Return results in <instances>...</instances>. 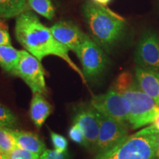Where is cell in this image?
I'll return each mask as SVG.
<instances>
[{
  "label": "cell",
  "instance_id": "obj_9",
  "mask_svg": "<svg viewBox=\"0 0 159 159\" xmlns=\"http://www.w3.org/2000/svg\"><path fill=\"white\" fill-rule=\"evenodd\" d=\"M137 66L159 72V35L146 31L139 40L134 54Z\"/></svg>",
  "mask_w": 159,
  "mask_h": 159
},
{
  "label": "cell",
  "instance_id": "obj_25",
  "mask_svg": "<svg viewBox=\"0 0 159 159\" xmlns=\"http://www.w3.org/2000/svg\"><path fill=\"white\" fill-rule=\"evenodd\" d=\"M92 1L95 3L98 4V5L106 6L108 3L111 2V0H92Z\"/></svg>",
  "mask_w": 159,
  "mask_h": 159
},
{
  "label": "cell",
  "instance_id": "obj_3",
  "mask_svg": "<svg viewBox=\"0 0 159 159\" xmlns=\"http://www.w3.org/2000/svg\"><path fill=\"white\" fill-rule=\"evenodd\" d=\"M158 148L159 130L151 124L96 159H159Z\"/></svg>",
  "mask_w": 159,
  "mask_h": 159
},
{
  "label": "cell",
  "instance_id": "obj_16",
  "mask_svg": "<svg viewBox=\"0 0 159 159\" xmlns=\"http://www.w3.org/2000/svg\"><path fill=\"white\" fill-rule=\"evenodd\" d=\"M28 9L27 0H0V17L5 19L17 17Z\"/></svg>",
  "mask_w": 159,
  "mask_h": 159
},
{
  "label": "cell",
  "instance_id": "obj_19",
  "mask_svg": "<svg viewBox=\"0 0 159 159\" xmlns=\"http://www.w3.org/2000/svg\"><path fill=\"white\" fill-rule=\"evenodd\" d=\"M7 159H39V154L16 146L13 150L6 154Z\"/></svg>",
  "mask_w": 159,
  "mask_h": 159
},
{
  "label": "cell",
  "instance_id": "obj_23",
  "mask_svg": "<svg viewBox=\"0 0 159 159\" xmlns=\"http://www.w3.org/2000/svg\"><path fill=\"white\" fill-rule=\"evenodd\" d=\"M4 44H11V39L5 19L0 17V45Z\"/></svg>",
  "mask_w": 159,
  "mask_h": 159
},
{
  "label": "cell",
  "instance_id": "obj_8",
  "mask_svg": "<svg viewBox=\"0 0 159 159\" xmlns=\"http://www.w3.org/2000/svg\"><path fill=\"white\" fill-rule=\"evenodd\" d=\"M90 104L97 111L111 117L130 129L129 102L123 94L115 89H110L105 94L93 96Z\"/></svg>",
  "mask_w": 159,
  "mask_h": 159
},
{
  "label": "cell",
  "instance_id": "obj_2",
  "mask_svg": "<svg viewBox=\"0 0 159 159\" xmlns=\"http://www.w3.org/2000/svg\"><path fill=\"white\" fill-rule=\"evenodd\" d=\"M83 13L92 39L104 50L110 51L122 39L126 22L106 6L87 1L83 6Z\"/></svg>",
  "mask_w": 159,
  "mask_h": 159
},
{
  "label": "cell",
  "instance_id": "obj_13",
  "mask_svg": "<svg viewBox=\"0 0 159 159\" xmlns=\"http://www.w3.org/2000/svg\"><path fill=\"white\" fill-rule=\"evenodd\" d=\"M135 80L141 90L159 105V72L137 66Z\"/></svg>",
  "mask_w": 159,
  "mask_h": 159
},
{
  "label": "cell",
  "instance_id": "obj_24",
  "mask_svg": "<svg viewBox=\"0 0 159 159\" xmlns=\"http://www.w3.org/2000/svg\"><path fill=\"white\" fill-rule=\"evenodd\" d=\"M39 159H69L67 151L60 152L56 150H46L40 156Z\"/></svg>",
  "mask_w": 159,
  "mask_h": 159
},
{
  "label": "cell",
  "instance_id": "obj_22",
  "mask_svg": "<svg viewBox=\"0 0 159 159\" xmlns=\"http://www.w3.org/2000/svg\"><path fill=\"white\" fill-rule=\"evenodd\" d=\"M69 136L71 140L79 144H84V135L81 128L76 123H73L69 130Z\"/></svg>",
  "mask_w": 159,
  "mask_h": 159
},
{
  "label": "cell",
  "instance_id": "obj_17",
  "mask_svg": "<svg viewBox=\"0 0 159 159\" xmlns=\"http://www.w3.org/2000/svg\"><path fill=\"white\" fill-rule=\"evenodd\" d=\"M29 7L48 20L53 19L55 9L51 0H27Z\"/></svg>",
  "mask_w": 159,
  "mask_h": 159
},
{
  "label": "cell",
  "instance_id": "obj_12",
  "mask_svg": "<svg viewBox=\"0 0 159 159\" xmlns=\"http://www.w3.org/2000/svg\"><path fill=\"white\" fill-rule=\"evenodd\" d=\"M14 139L16 144L19 148L31 151L41 156L46 149V145L39 135L34 133L16 130L15 128H5Z\"/></svg>",
  "mask_w": 159,
  "mask_h": 159
},
{
  "label": "cell",
  "instance_id": "obj_26",
  "mask_svg": "<svg viewBox=\"0 0 159 159\" xmlns=\"http://www.w3.org/2000/svg\"><path fill=\"white\" fill-rule=\"evenodd\" d=\"M152 124H153L155 126H156V128L159 130V114L158 116H157L156 120H155V122L152 123Z\"/></svg>",
  "mask_w": 159,
  "mask_h": 159
},
{
  "label": "cell",
  "instance_id": "obj_28",
  "mask_svg": "<svg viewBox=\"0 0 159 159\" xmlns=\"http://www.w3.org/2000/svg\"><path fill=\"white\" fill-rule=\"evenodd\" d=\"M158 158H159V148H158Z\"/></svg>",
  "mask_w": 159,
  "mask_h": 159
},
{
  "label": "cell",
  "instance_id": "obj_15",
  "mask_svg": "<svg viewBox=\"0 0 159 159\" xmlns=\"http://www.w3.org/2000/svg\"><path fill=\"white\" fill-rule=\"evenodd\" d=\"M21 50L15 49L11 44L0 45V67L11 74L19 63Z\"/></svg>",
  "mask_w": 159,
  "mask_h": 159
},
{
  "label": "cell",
  "instance_id": "obj_11",
  "mask_svg": "<svg viewBox=\"0 0 159 159\" xmlns=\"http://www.w3.org/2000/svg\"><path fill=\"white\" fill-rule=\"evenodd\" d=\"M49 29L57 41L75 53L89 36L70 21H57Z\"/></svg>",
  "mask_w": 159,
  "mask_h": 159
},
{
  "label": "cell",
  "instance_id": "obj_20",
  "mask_svg": "<svg viewBox=\"0 0 159 159\" xmlns=\"http://www.w3.org/2000/svg\"><path fill=\"white\" fill-rule=\"evenodd\" d=\"M16 146V144L11 135L7 132L5 128L0 127V148L2 150L7 154Z\"/></svg>",
  "mask_w": 159,
  "mask_h": 159
},
{
  "label": "cell",
  "instance_id": "obj_21",
  "mask_svg": "<svg viewBox=\"0 0 159 159\" xmlns=\"http://www.w3.org/2000/svg\"><path fill=\"white\" fill-rule=\"evenodd\" d=\"M50 137L55 150L60 151V152H66L67 150L68 142L64 136L53 132V131H50Z\"/></svg>",
  "mask_w": 159,
  "mask_h": 159
},
{
  "label": "cell",
  "instance_id": "obj_4",
  "mask_svg": "<svg viewBox=\"0 0 159 159\" xmlns=\"http://www.w3.org/2000/svg\"><path fill=\"white\" fill-rule=\"evenodd\" d=\"M130 105L129 124L130 129H139L152 124L159 114V105L141 90L134 83L120 91Z\"/></svg>",
  "mask_w": 159,
  "mask_h": 159
},
{
  "label": "cell",
  "instance_id": "obj_6",
  "mask_svg": "<svg viewBox=\"0 0 159 159\" xmlns=\"http://www.w3.org/2000/svg\"><path fill=\"white\" fill-rule=\"evenodd\" d=\"M99 131L92 152L95 159L102 156L117 146L129 135V128L111 117L97 111Z\"/></svg>",
  "mask_w": 159,
  "mask_h": 159
},
{
  "label": "cell",
  "instance_id": "obj_27",
  "mask_svg": "<svg viewBox=\"0 0 159 159\" xmlns=\"http://www.w3.org/2000/svg\"><path fill=\"white\" fill-rule=\"evenodd\" d=\"M0 159H7L5 152L0 148Z\"/></svg>",
  "mask_w": 159,
  "mask_h": 159
},
{
  "label": "cell",
  "instance_id": "obj_1",
  "mask_svg": "<svg viewBox=\"0 0 159 159\" xmlns=\"http://www.w3.org/2000/svg\"><path fill=\"white\" fill-rule=\"evenodd\" d=\"M15 35L26 51L34 55L39 61L49 55L63 59L86 83L83 71L73 62L69 55V49L57 41L50 29L41 23L39 18L27 11L18 16L16 20Z\"/></svg>",
  "mask_w": 159,
  "mask_h": 159
},
{
  "label": "cell",
  "instance_id": "obj_7",
  "mask_svg": "<svg viewBox=\"0 0 159 159\" xmlns=\"http://www.w3.org/2000/svg\"><path fill=\"white\" fill-rule=\"evenodd\" d=\"M11 75L20 77L31 89L33 94L47 92L45 70L41 61L26 50H21L19 63Z\"/></svg>",
  "mask_w": 159,
  "mask_h": 159
},
{
  "label": "cell",
  "instance_id": "obj_5",
  "mask_svg": "<svg viewBox=\"0 0 159 159\" xmlns=\"http://www.w3.org/2000/svg\"><path fill=\"white\" fill-rule=\"evenodd\" d=\"M75 54L80 61L85 80H94L103 74L108 64L104 49L88 36Z\"/></svg>",
  "mask_w": 159,
  "mask_h": 159
},
{
  "label": "cell",
  "instance_id": "obj_10",
  "mask_svg": "<svg viewBox=\"0 0 159 159\" xmlns=\"http://www.w3.org/2000/svg\"><path fill=\"white\" fill-rule=\"evenodd\" d=\"M73 123L80 126L84 135L83 146L91 152L98 139L99 121L97 111L90 105H81L75 110Z\"/></svg>",
  "mask_w": 159,
  "mask_h": 159
},
{
  "label": "cell",
  "instance_id": "obj_14",
  "mask_svg": "<svg viewBox=\"0 0 159 159\" xmlns=\"http://www.w3.org/2000/svg\"><path fill=\"white\" fill-rule=\"evenodd\" d=\"M52 107L42 94H33L30 106V116L35 127L40 129L50 115Z\"/></svg>",
  "mask_w": 159,
  "mask_h": 159
},
{
  "label": "cell",
  "instance_id": "obj_18",
  "mask_svg": "<svg viewBox=\"0 0 159 159\" xmlns=\"http://www.w3.org/2000/svg\"><path fill=\"white\" fill-rule=\"evenodd\" d=\"M18 125V118L14 113L0 102V127L15 128Z\"/></svg>",
  "mask_w": 159,
  "mask_h": 159
}]
</instances>
